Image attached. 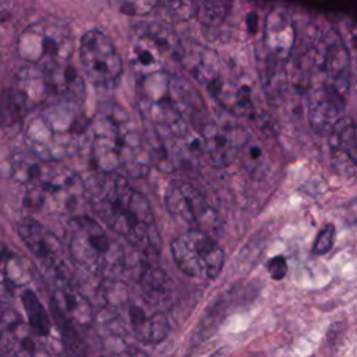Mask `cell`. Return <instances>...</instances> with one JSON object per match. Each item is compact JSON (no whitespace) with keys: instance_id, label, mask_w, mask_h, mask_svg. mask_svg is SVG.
I'll use <instances>...</instances> for the list:
<instances>
[{"instance_id":"1","label":"cell","mask_w":357,"mask_h":357,"mask_svg":"<svg viewBox=\"0 0 357 357\" xmlns=\"http://www.w3.org/2000/svg\"><path fill=\"white\" fill-rule=\"evenodd\" d=\"M85 197L112 233L142 251L159 250L160 237L151 205L123 176L96 173L85 183Z\"/></svg>"},{"instance_id":"2","label":"cell","mask_w":357,"mask_h":357,"mask_svg":"<svg viewBox=\"0 0 357 357\" xmlns=\"http://www.w3.org/2000/svg\"><path fill=\"white\" fill-rule=\"evenodd\" d=\"M91 162L96 173L142 177L152 165L148 141L134 119L119 105L106 103L89 121Z\"/></svg>"},{"instance_id":"3","label":"cell","mask_w":357,"mask_h":357,"mask_svg":"<svg viewBox=\"0 0 357 357\" xmlns=\"http://www.w3.org/2000/svg\"><path fill=\"white\" fill-rule=\"evenodd\" d=\"M138 107L156 137L185 138L204 120V105L197 91L166 70L139 77Z\"/></svg>"},{"instance_id":"4","label":"cell","mask_w":357,"mask_h":357,"mask_svg":"<svg viewBox=\"0 0 357 357\" xmlns=\"http://www.w3.org/2000/svg\"><path fill=\"white\" fill-rule=\"evenodd\" d=\"M89 121L81 102L60 99L40 107L24 128L31 152L46 162H60L73 156L88 138Z\"/></svg>"},{"instance_id":"5","label":"cell","mask_w":357,"mask_h":357,"mask_svg":"<svg viewBox=\"0 0 357 357\" xmlns=\"http://www.w3.org/2000/svg\"><path fill=\"white\" fill-rule=\"evenodd\" d=\"M11 174L26 187V204L40 212H71L85 197V183L60 162L18 156L11 165Z\"/></svg>"},{"instance_id":"6","label":"cell","mask_w":357,"mask_h":357,"mask_svg":"<svg viewBox=\"0 0 357 357\" xmlns=\"http://www.w3.org/2000/svg\"><path fill=\"white\" fill-rule=\"evenodd\" d=\"M66 250L75 265L102 276L105 280L117 279L126 266L120 243L95 219L78 215L66 226Z\"/></svg>"},{"instance_id":"7","label":"cell","mask_w":357,"mask_h":357,"mask_svg":"<svg viewBox=\"0 0 357 357\" xmlns=\"http://www.w3.org/2000/svg\"><path fill=\"white\" fill-rule=\"evenodd\" d=\"M110 322L144 343H159L169 333V321L162 310L119 279L105 280L100 289Z\"/></svg>"},{"instance_id":"8","label":"cell","mask_w":357,"mask_h":357,"mask_svg":"<svg viewBox=\"0 0 357 357\" xmlns=\"http://www.w3.org/2000/svg\"><path fill=\"white\" fill-rule=\"evenodd\" d=\"M178 61L227 112L244 116L252 109L250 88L225 67L213 50L198 45L183 46Z\"/></svg>"},{"instance_id":"9","label":"cell","mask_w":357,"mask_h":357,"mask_svg":"<svg viewBox=\"0 0 357 357\" xmlns=\"http://www.w3.org/2000/svg\"><path fill=\"white\" fill-rule=\"evenodd\" d=\"M74 36L61 20L47 17L25 26L17 39V53L29 66L52 68L68 64Z\"/></svg>"},{"instance_id":"10","label":"cell","mask_w":357,"mask_h":357,"mask_svg":"<svg viewBox=\"0 0 357 357\" xmlns=\"http://www.w3.org/2000/svg\"><path fill=\"white\" fill-rule=\"evenodd\" d=\"M170 251L177 268L191 278L215 279L225 264V252L218 241L198 229H187L176 236Z\"/></svg>"},{"instance_id":"11","label":"cell","mask_w":357,"mask_h":357,"mask_svg":"<svg viewBox=\"0 0 357 357\" xmlns=\"http://www.w3.org/2000/svg\"><path fill=\"white\" fill-rule=\"evenodd\" d=\"M350 54L335 29H326L312 45L308 82L333 88L349 96L350 91Z\"/></svg>"},{"instance_id":"12","label":"cell","mask_w":357,"mask_h":357,"mask_svg":"<svg viewBox=\"0 0 357 357\" xmlns=\"http://www.w3.org/2000/svg\"><path fill=\"white\" fill-rule=\"evenodd\" d=\"M183 45L174 32L160 24L135 25L130 35V61L139 73V77L162 71L167 57L178 60Z\"/></svg>"},{"instance_id":"13","label":"cell","mask_w":357,"mask_h":357,"mask_svg":"<svg viewBox=\"0 0 357 357\" xmlns=\"http://www.w3.org/2000/svg\"><path fill=\"white\" fill-rule=\"evenodd\" d=\"M17 231L52 286L73 280L61 243L47 227L32 218H24L17 223Z\"/></svg>"},{"instance_id":"14","label":"cell","mask_w":357,"mask_h":357,"mask_svg":"<svg viewBox=\"0 0 357 357\" xmlns=\"http://www.w3.org/2000/svg\"><path fill=\"white\" fill-rule=\"evenodd\" d=\"M79 63L85 77L98 86H113L121 73L123 61L109 36L98 29L85 32L79 42Z\"/></svg>"},{"instance_id":"15","label":"cell","mask_w":357,"mask_h":357,"mask_svg":"<svg viewBox=\"0 0 357 357\" xmlns=\"http://www.w3.org/2000/svg\"><path fill=\"white\" fill-rule=\"evenodd\" d=\"M165 205L169 215L187 229L206 231V226L213 225L215 211L205 197L190 183L172 181L165 191Z\"/></svg>"},{"instance_id":"16","label":"cell","mask_w":357,"mask_h":357,"mask_svg":"<svg viewBox=\"0 0 357 357\" xmlns=\"http://www.w3.org/2000/svg\"><path fill=\"white\" fill-rule=\"evenodd\" d=\"M8 98L17 113L31 112L56 100L49 73L35 66L21 68L13 79Z\"/></svg>"},{"instance_id":"17","label":"cell","mask_w":357,"mask_h":357,"mask_svg":"<svg viewBox=\"0 0 357 357\" xmlns=\"http://www.w3.org/2000/svg\"><path fill=\"white\" fill-rule=\"evenodd\" d=\"M199 142L201 158L211 165L222 167L233 160L240 144L236 142L233 132L213 120H202L195 126Z\"/></svg>"},{"instance_id":"18","label":"cell","mask_w":357,"mask_h":357,"mask_svg":"<svg viewBox=\"0 0 357 357\" xmlns=\"http://www.w3.org/2000/svg\"><path fill=\"white\" fill-rule=\"evenodd\" d=\"M262 42L269 60L278 64L289 60L296 42V28L286 11L272 8L268 13L264 24Z\"/></svg>"},{"instance_id":"19","label":"cell","mask_w":357,"mask_h":357,"mask_svg":"<svg viewBox=\"0 0 357 357\" xmlns=\"http://www.w3.org/2000/svg\"><path fill=\"white\" fill-rule=\"evenodd\" d=\"M52 289V303L61 318L81 326L92 322V307L73 280L53 284Z\"/></svg>"},{"instance_id":"20","label":"cell","mask_w":357,"mask_h":357,"mask_svg":"<svg viewBox=\"0 0 357 357\" xmlns=\"http://www.w3.org/2000/svg\"><path fill=\"white\" fill-rule=\"evenodd\" d=\"M32 279V269L29 262L11 250L8 245L0 243V296H13L25 287Z\"/></svg>"},{"instance_id":"21","label":"cell","mask_w":357,"mask_h":357,"mask_svg":"<svg viewBox=\"0 0 357 357\" xmlns=\"http://www.w3.org/2000/svg\"><path fill=\"white\" fill-rule=\"evenodd\" d=\"M139 289L141 294L162 311L172 304L173 287L170 279L158 268H142L139 275Z\"/></svg>"},{"instance_id":"22","label":"cell","mask_w":357,"mask_h":357,"mask_svg":"<svg viewBox=\"0 0 357 357\" xmlns=\"http://www.w3.org/2000/svg\"><path fill=\"white\" fill-rule=\"evenodd\" d=\"M332 148L346 153L349 160L357 167V126L350 117H344L332 130Z\"/></svg>"},{"instance_id":"23","label":"cell","mask_w":357,"mask_h":357,"mask_svg":"<svg viewBox=\"0 0 357 357\" xmlns=\"http://www.w3.org/2000/svg\"><path fill=\"white\" fill-rule=\"evenodd\" d=\"M21 303L25 310L29 328L38 336H47L50 332V318L35 291L29 289L24 290L21 293Z\"/></svg>"},{"instance_id":"24","label":"cell","mask_w":357,"mask_h":357,"mask_svg":"<svg viewBox=\"0 0 357 357\" xmlns=\"http://www.w3.org/2000/svg\"><path fill=\"white\" fill-rule=\"evenodd\" d=\"M230 4L226 1H202L197 7V20L205 26H218L220 25L227 14Z\"/></svg>"},{"instance_id":"25","label":"cell","mask_w":357,"mask_h":357,"mask_svg":"<svg viewBox=\"0 0 357 357\" xmlns=\"http://www.w3.org/2000/svg\"><path fill=\"white\" fill-rule=\"evenodd\" d=\"M112 6L116 7L123 14L128 15H146L153 13L158 7H160V3L158 1H116L112 3Z\"/></svg>"},{"instance_id":"26","label":"cell","mask_w":357,"mask_h":357,"mask_svg":"<svg viewBox=\"0 0 357 357\" xmlns=\"http://www.w3.org/2000/svg\"><path fill=\"white\" fill-rule=\"evenodd\" d=\"M335 241V226L332 223H326L319 233L317 234L312 243V254L314 255H324L331 251Z\"/></svg>"},{"instance_id":"27","label":"cell","mask_w":357,"mask_h":357,"mask_svg":"<svg viewBox=\"0 0 357 357\" xmlns=\"http://www.w3.org/2000/svg\"><path fill=\"white\" fill-rule=\"evenodd\" d=\"M166 13L174 20H188L197 14L198 3L192 1H169L163 3Z\"/></svg>"},{"instance_id":"28","label":"cell","mask_w":357,"mask_h":357,"mask_svg":"<svg viewBox=\"0 0 357 357\" xmlns=\"http://www.w3.org/2000/svg\"><path fill=\"white\" fill-rule=\"evenodd\" d=\"M266 271L269 273V276L273 280H280L286 276L287 273V261L283 255H276L272 257L268 262H266Z\"/></svg>"},{"instance_id":"29","label":"cell","mask_w":357,"mask_h":357,"mask_svg":"<svg viewBox=\"0 0 357 357\" xmlns=\"http://www.w3.org/2000/svg\"><path fill=\"white\" fill-rule=\"evenodd\" d=\"M11 113H17L7 95H0V124H3Z\"/></svg>"}]
</instances>
